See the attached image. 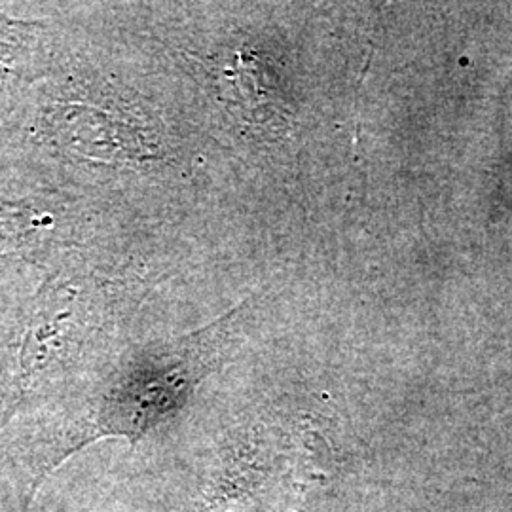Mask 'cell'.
<instances>
[{
  "instance_id": "cell-2",
  "label": "cell",
  "mask_w": 512,
  "mask_h": 512,
  "mask_svg": "<svg viewBox=\"0 0 512 512\" xmlns=\"http://www.w3.org/2000/svg\"><path fill=\"white\" fill-rule=\"evenodd\" d=\"M74 294L48 283L0 353V431L31 397L61 380L92 340Z\"/></svg>"
},
{
  "instance_id": "cell-5",
  "label": "cell",
  "mask_w": 512,
  "mask_h": 512,
  "mask_svg": "<svg viewBox=\"0 0 512 512\" xmlns=\"http://www.w3.org/2000/svg\"><path fill=\"white\" fill-rule=\"evenodd\" d=\"M42 25L37 21L8 18L0 12V71H10L21 63L37 44Z\"/></svg>"
},
{
  "instance_id": "cell-4",
  "label": "cell",
  "mask_w": 512,
  "mask_h": 512,
  "mask_svg": "<svg viewBox=\"0 0 512 512\" xmlns=\"http://www.w3.org/2000/svg\"><path fill=\"white\" fill-rule=\"evenodd\" d=\"M50 224V219L27 205L0 202V251H12Z\"/></svg>"
},
{
  "instance_id": "cell-1",
  "label": "cell",
  "mask_w": 512,
  "mask_h": 512,
  "mask_svg": "<svg viewBox=\"0 0 512 512\" xmlns=\"http://www.w3.org/2000/svg\"><path fill=\"white\" fill-rule=\"evenodd\" d=\"M228 321L230 317L177 342L145 349L109 374L88 408L33 450L19 512H29L42 482L74 452L109 437L137 442L179 412L196 385L219 365Z\"/></svg>"
},
{
  "instance_id": "cell-3",
  "label": "cell",
  "mask_w": 512,
  "mask_h": 512,
  "mask_svg": "<svg viewBox=\"0 0 512 512\" xmlns=\"http://www.w3.org/2000/svg\"><path fill=\"white\" fill-rule=\"evenodd\" d=\"M61 118L67 128V137L74 143L73 147L88 156H148V148L145 147L147 141L122 120H114L109 112L103 114L99 110L71 107L63 112Z\"/></svg>"
}]
</instances>
